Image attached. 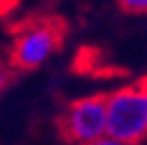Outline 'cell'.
Masks as SVG:
<instances>
[{"mask_svg": "<svg viewBox=\"0 0 147 145\" xmlns=\"http://www.w3.org/2000/svg\"><path fill=\"white\" fill-rule=\"evenodd\" d=\"M107 135L126 145H137L147 136V81L107 96Z\"/></svg>", "mask_w": 147, "mask_h": 145, "instance_id": "6da1fadb", "label": "cell"}, {"mask_svg": "<svg viewBox=\"0 0 147 145\" xmlns=\"http://www.w3.org/2000/svg\"><path fill=\"white\" fill-rule=\"evenodd\" d=\"M60 135L72 143L89 145L107 136V96H86L72 101L60 115Z\"/></svg>", "mask_w": 147, "mask_h": 145, "instance_id": "7a4b0ae2", "label": "cell"}, {"mask_svg": "<svg viewBox=\"0 0 147 145\" xmlns=\"http://www.w3.org/2000/svg\"><path fill=\"white\" fill-rule=\"evenodd\" d=\"M63 39L58 19L35 21L16 35L11 49V65L18 70H33L46 63Z\"/></svg>", "mask_w": 147, "mask_h": 145, "instance_id": "3957f363", "label": "cell"}, {"mask_svg": "<svg viewBox=\"0 0 147 145\" xmlns=\"http://www.w3.org/2000/svg\"><path fill=\"white\" fill-rule=\"evenodd\" d=\"M117 2L126 12H133V14L147 12V0H117Z\"/></svg>", "mask_w": 147, "mask_h": 145, "instance_id": "277c9868", "label": "cell"}, {"mask_svg": "<svg viewBox=\"0 0 147 145\" xmlns=\"http://www.w3.org/2000/svg\"><path fill=\"white\" fill-rule=\"evenodd\" d=\"M11 75H12L11 65L5 63L2 58H0V95H2V91L7 87V84H9V81H11Z\"/></svg>", "mask_w": 147, "mask_h": 145, "instance_id": "5b68a950", "label": "cell"}, {"mask_svg": "<svg viewBox=\"0 0 147 145\" xmlns=\"http://www.w3.org/2000/svg\"><path fill=\"white\" fill-rule=\"evenodd\" d=\"M89 145H126V143H123V142H119V140H116V138H112V136H103L102 140H98V142H93V143H89Z\"/></svg>", "mask_w": 147, "mask_h": 145, "instance_id": "8992f818", "label": "cell"}]
</instances>
